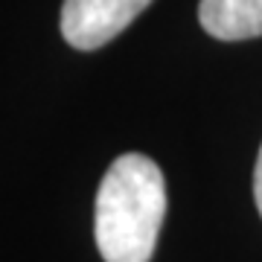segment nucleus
Listing matches in <instances>:
<instances>
[{
  "label": "nucleus",
  "instance_id": "f257e3e1",
  "mask_svg": "<svg viewBox=\"0 0 262 262\" xmlns=\"http://www.w3.org/2000/svg\"><path fill=\"white\" fill-rule=\"evenodd\" d=\"M166 219V184L151 158L114 160L96 192V248L105 262H149Z\"/></svg>",
  "mask_w": 262,
  "mask_h": 262
},
{
  "label": "nucleus",
  "instance_id": "f03ea898",
  "mask_svg": "<svg viewBox=\"0 0 262 262\" xmlns=\"http://www.w3.org/2000/svg\"><path fill=\"white\" fill-rule=\"evenodd\" d=\"M151 0H64L61 35L76 50H99L120 35Z\"/></svg>",
  "mask_w": 262,
  "mask_h": 262
},
{
  "label": "nucleus",
  "instance_id": "7ed1b4c3",
  "mask_svg": "<svg viewBox=\"0 0 262 262\" xmlns=\"http://www.w3.org/2000/svg\"><path fill=\"white\" fill-rule=\"evenodd\" d=\"M198 20L219 41L262 35V0H201Z\"/></svg>",
  "mask_w": 262,
  "mask_h": 262
},
{
  "label": "nucleus",
  "instance_id": "20e7f679",
  "mask_svg": "<svg viewBox=\"0 0 262 262\" xmlns=\"http://www.w3.org/2000/svg\"><path fill=\"white\" fill-rule=\"evenodd\" d=\"M253 198H256V210L262 215V146H259V158H256V169H253Z\"/></svg>",
  "mask_w": 262,
  "mask_h": 262
}]
</instances>
